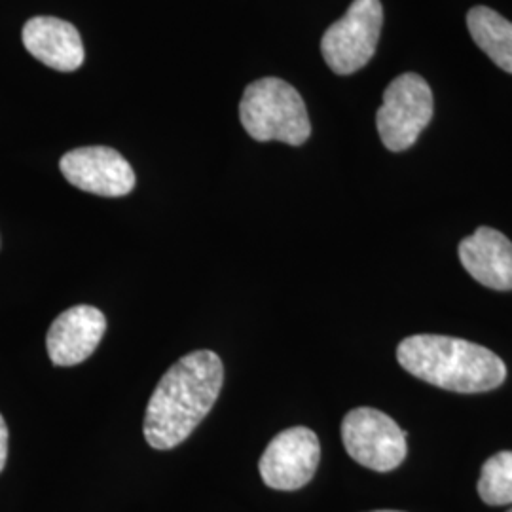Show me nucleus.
Returning a JSON list of instances; mask_svg holds the SVG:
<instances>
[{
	"label": "nucleus",
	"instance_id": "1a4fd4ad",
	"mask_svg": "<svg viewBox=\"0 0 512 512\" xmlns=\"http://www.w3.org/2000/svg\"><path fill=\"white\" fill-rule=\"evenodd\" d=\"M105 313L93 306H74L63 311L48 330L46 348L55 366L84 363L103 340Z\"/></svg>",
	"mask_w": 512,
	"mask_h": 512
},
{
	"label": "nucleus",
	"instance_id": "39448f33",
	"mask_svg": "<svg viewBox=\"0 0 512 512\" xmlns=\"http://www.w3.org/2000/svg\"><path fill=\"white\" fill-rule=\"evenodd\" d=\"M384 25L380 0H353L346 16L332 23L321 40V52L340 76L357 73L376 54Z\"/></svg>",
	"mask_w": 512,
	"mask_h": 512
},
{
	"label": "nucleus",
	"instance_id": "dca6fc26",
	"mask_svg": "<svg viewBox=\"0 0 512 512\" xmlns=\"http://www.w3.org/2000/svg\"><path fill=\"white\" fill-rule=\"evenodd\" d=\"M509 512H512V509H511V511H509Z\"/></svg>",
	"mask_w": 512,
	"mask_h": 512
},
{
	"label": "nucleus",
	"instance_id": "9b49d317",
	"mask_svg": "<svg viewBox=\"0 0 512 512\" xmlns=\"http://www.w3.org/2000/svg\"><path fill=\"white\" fill-rule=\"evenodd\" d=\"M459 260L484 287L512 291V241L501 232L480 226L459 243Z\"/></svg>",
	"mask_w": 512,
	"mask_h": 512
},
{
	"label": "nucleus",
	"instance_id": "f257e3e1",
	"mask_svg": "<svg viewBox=\"0 0 512 512\" xmlns=\"http://www.w3.org/2000/svg\"><path fill=\"white\" fill-rule=\"evenodd\" d=\"M224 366L209 349L192 351L171 366L147 406L145 439L156 450L177 448L205 420L219 399Z\"/></svg>",
	"mask_w": 512,
	"mask_h": 512
},
{
	"label": "nucleus",
	"instance_id": "6e6552de",
	"mask_svg": "<svg viewBox=\"0 0 512 512\" xmlns=\"http://www.w3.org/2000/svg\"><path fill=\"white\" fill-rule=\"evenodd\" d=\"M59 169L76 188L103 198H122L135 188V173L114 148L82 147L67 152Z\"/></svg>",
	"mask_w": 512,
	"mask_h": 512
},
{
	"label": "nucleus",
	"instance_id": "ddd939ff",
	"mask_svg": "<svg viewBox=\"0 0 512 512\" xmlns=\"http://www.w3.org/2000/svg\"><path fill=\"white\" fill-rule=\"evenodd\" d=\"M478 495L486 505L501 507L512 503V452H499L482 465Z\"/></svg>",
	"mask_w": 512,
	"mask_h": 512
},
{
	"label": "nucleus",
	"instance_id": "20e7f679",
	"mask_svg": "<svg viewBox=\"0 0 512 512\" xmlns=\"http://www.w3.org/2000/svg\"><path fill=\"white\" fill-rule=\"evenodd\" d=\"M433 110V92L420 74L397 76L385 88L384 103L376 114V126L385 148L403 152L412 147L433 120Z\"/></svg>",
	"mask_w": 512,
	"mask_h": 512
},
{
	"label": "nucleus",
	"instance_id": "4468645a",
	"mask_svg": "<svg viewBox=\"0 0 512 512\" xmlns=\"http://www.w3.org/2000/svg\"><path fill=\"white\" fill-rule=\"evenodd\" d=\"M6 459H8V427L0 414V473L6 467Z\"/></svg>",
	"mask_w": 512,
	"mask_h": 512
},
{
	"label": "nucleus",
	"instance_id": "2eb2a0df",
	"mask_svg": "<svg viewBox=\"0 0 512 512\" xmlns=\"http://www.w3.org/2000/svg\"><path fill=\"white\" fill-rule=\"evenodd\" d=\"M374 512H401V511H374Z\"/></svg>",
	"mask_w": 512,
	"mask_h": 512
},
{
	"label": "nucleus",
	"instance_id": "423d86ee",
	"mask_svg": "<svg viewBox=\"0 0 512 512\" xmlns=\"http://www.w3.org/2000/svg\"><path fill=\"white\" fill-rule=\"evenodd\" d=\"M408 433L376 408H355L342 421V440L351 459L376 473L397 469L408 454Z\"/></svg>",
	"mask_w": 512,
	"mask_h": 512
},
{
	"label": "nucleus",
	"instance_id": "f8f14e48",
	"mask_svg": "<svg viewBox=\"0 0 512 512\" xmlns=\"http://www.w3.org/2000/svg\"><path fill=\"white\" fill-rule=\"evenodd\" d=\"M467 27L476 46L499 69L512 74V23L492 8L475 6L467 14Z\"/></svg>",
	"mask_w": 512,
	"mask_h": 512
},
{
	"label": "nucleus",
	"instance_id": "0eeeda50",
	"mask_svg": "<svg viewBox=\"0 0 512 512\" xmlns=\"http://www.w3.org/2000/svg\"><path fill=\"white\" fill-rule=\"evenodd\" d=\"M321 459V444L308 427L281 431L264 450L258 471L272 490L294 492L310 482Z\"/></svg>",
	"mask_w": 512,
	"mask_h": 512
},
{
	"label": "nucleus",
	"instance_id": "f03ea898",
	"mask_svg": "<svg viewBox=\"0 0 512 512\" xmlns=\"http://www.w3.org/2000/svg\"><path fill=\"white\" fill-rule=\"evenodd\" d=\"M397 359L421 382L456 393L492 391L507 378V366L494 351L452 336H410L399 344Z\"/></svg>",
	"mask_w": 512,
	"mask_h": 512
},
{
	"label": "nucleus",
	"instance_id": "9d476101",
	"mask_svg": "<svg viewBox=\"0 0 512 512\" xmlns=\"http://www.w3.org/2000/svg\"><path fill=\"white\" fill-rule=\"evenodd\" d=\"M27 52L59 73H73L84 63V44L73 23L65 19L38 16L23 27Z\"/></svg>",
	"mask_w": 512,
	"mask_h": 512
},
{
	"label": "nucleus",
	"instance_id": "7ed1b4c3",
	"mask_svg": "<svg viewBox=\"0 0 512 512\" xmlns=\"http://www.w3.org/2000/svg\"><path fill=\"white\" fill-rule=\"evenodd\" d=\"M245 131L260 143L281 141L291 147L304 145L311 122L302 95L281 78H260L247 86L239 105Z\"/></svg>",
	"mask_w": 512,
	"mask_h": 512
}]
</instances>
